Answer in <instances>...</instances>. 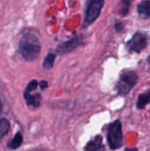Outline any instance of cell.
<instances>
[{
    "instance_id": "ffe728a7",
    "label": "cell",
    "mask_w": 150,
    "mask_h": 151,
    "mask_svg": "<svg viewBox=\"0 0 150 151\" xmlns=\"http://www.w3.org/2000/svg\"><path fill=\"white\" fill-rule=\"evenodd\" d=\"M0 111H1V102H0Z\"/></svg>"
},
{
    "instance_id": "30bf717a",
    "label": "cell",
    "mask_w": 150,
    "mask_h": 151,
    "mask_svg": "<svg viewBox=\"0 0 150 151\" xmlns=\"http://www.w3.org/2000/svg\"><path fill=\"white\" fill-rule=\"evenodd\" d=\"M149 104H150V89L148 92L140 95L138 102H137V108L140 110L143 109Z\"/></svg>"
},
{
    "instance_id": "6da1fadb",
    "label": "cell",
    "mask_w": 150,
    "mask_h": 151,
    "mask_svg": "<svg viewBox=\"0 0 150 151\" xmlns=\"http://www.w3.org/2000/svg\"><path fill=\"white\" fill-rule=\"evenodd\" d=\"M19 46L21 55L27 61H34L40 55L41 45L39 39L32 34L24 35L19 41Z\"/></svg>"
},
{
    "instance_id": "4fadbf2b",
    "label": "cell",
    "mask_w": 150,
    "mask_h": 151,
    "mask_svg": "<svg viewBox=\"0 0 150 151\" xmlns=\"http://www.w3.org/2000/svg\"><path fill=\"white\" fill-rule=\"evenodd\" d=\"M10 129V122L5 119H0V139H2L5 134H7Z\"/></svg>"
},
{
    "instance_id": "3957f363",
    "label": "cell",
    "mask_w": 150,
    "mask_h": 151,
    "mask_svg": "<svg viewBox=\"0 0 150 151\" xmlns=\"http://www.w3.org/2000/svg\"><path fill=\"white\" fill-rule=\"evenodd\" d=\"M104 0H87L84 17V27H88L99 17Z\"/></svg>"
},
{
    "instance_id": "277c9868",
    "label": "cell",
    "mask_w": 150,
    "mask_h": 151,
    "mask_svg": "<svg viewBox=\"0 0 150 151\" xmlns=\"http://www.w3.org/2000/svg\"><path fill=\"white\" fill-rule=\"evenodd\" d=\"M138 81V75L135 72L126 71L120 75L119 81L117 84V89L118 94L126 95L136 85Z\"/></svg>"
},
{
    "instance_id": "8fae6325",
    "label": "cell",
    "mask_w": 150,
    "mask_h": 151,
    "mask_svg": "<svg viewBox=\"0 0 150 151\" xmlns=\"http://www.w3.org/2000/svg\"><path fill=\"white\" fill-rule=\"evenodd\" d=\"M22 142H23L22 134L20 133H17L15 134V136L13 137V139L8 143V147H9V149L16 150V149H18L21 145Z\"/></svg>"
},
{
    "instance_id": "52a82bcc",
    "label": "cell",
    "mask_w": 150,
    "mask_h": 151,
    "mask_svg": "<svg viewBox=\"0 0 150 151\" xmlns=\"http://www.w3.org/2000/svg\"><path fill=\"white\" fill-rule=\"evenodd\" d=\"M84 151H105L102 136L97 135L94 139H92L86 145Z\"/></svg>"
},
{
    "instance_id": "5bb4252c",
    "label": "cell",
    "mask_w": 150,
    "mask_h": 151,
    "mask_svg": "<svg viewBox=\"0 0 150 151\" xmlns=\"http://www.w3.org/2000/svg\"><path fill=\"white\" fill-rule=\"evenodd\" d=\"M133 0H121V14L126 16L128 14L130 5Z\"/></svg>"
},
{
    "instance_id": "7a4b0ae2",
    "label": "cell",
    "mask_w": 150,
    "mask_h": 151,
    "mask_svg": "<svg viewBox=\"0 0 150 151\" xmlns=\"http://www.w3.org/2000/svg\"><path fill=\"white\" fill-rule=\"evenodd\" d=\"M107 140L111 150H118L123 145V133L120 120L113 121L108 127Z\"/></svg>"
},
{
    "instance_id": "2e32d148",
    "label": "cell",
    "mask_w": 150,
    "mask_h": 151,
    "mask_svg": "<svg viewBox=\"0 0 150 151\" xmlns=\"http://www.w3.org/2000/svg\"><path fill=\"white\" fill-rule=\"evenodd\" d=\"M39 86H40L41 89H45V88L48 87V82L45 81H42L39 83Z\"/></svg>"
},
{
    "instance_id": "ac0fdd59",
    "label": "cell",
    "mask_w": 150,
    "mask_h": 151,
    "mask_svg": "<svg viewBox=\"0 0 150 151\" xmlns=\"http://www.w3.org/2000/svg\"><path fill=\"white\" fill-rule=\"evenodd\" d=\"M124 151H138V150L136 148H127Z\"/></svg>"
},
{
    "instance_id": "e0dca14e",
    "label": "cell",
    "mask_w": 150,
    "mask_h": 151,
    "mask_svg": "<svg viewBox=\"0 0 150 151\" xmlns=\"http://www.w3.org/2000/svg\"><path fill=\"white\" fill-rule=\"evenodd\" d=\"M123 25L121 24V23H117L116 25H115V28H116V30H118V31H121L123 28Z\"/></svg>"
},
{
    "instance_id": "9c48e42d",
    "label": "cell",
    "mask_w": 150,
    "mask_h": 151,
    "mask_svg": "<svg viewBox=\"0 0 150 151\" xmlns=\"http://www.w3.org/2000/svg\"><path fill=\"white\" fill-rule=\"evenodd\" d=\"M24 96H25V99L28 105H31L34 108H37L40 106V103H41V95L40 94L31 95V93L25 92Z\"/></svg>"
},
{
    "instance_id": "7c38bea8",
    "label": "cell",
    "mask_w": 150,
    "mask_h": 151,
    "mask_svg": "<svg viewBox=\"0 0 150 151\" xmlns=\"http://www.w3.org/2000/svg\"><path fill=\"white\" fill-rule=\"evenodd\" d=\"M55 59H56V55L53 54V53H50L47 55V57L45 58L44 61H43V64H42V67L46 70H49L50 68H52L53 65H54V62H55Z\"/></svg>"
},
{
    "instance_id": "9a60e30c",
    "label": "cell",
    "mask_w": 150,
    "mask_h": 151,
    "mask_svg": "<svg viewBox=\"0 0 150 151\" xmlns=\"http://www.w3.org/2000/svg\"><path fill=\"white\" fill-rule=\"evenodd\" d=\"M37 86H38V83H37V81H36L35 80L31 81L28 83V85L27 86L25 92H27V93H31L32 91H34V90L37 88Z\"/></svg>"
},
{
    "instance_id": "ba28073f",
    "label": "cell",
    "mask_w": 150,
    "mask_h": 151,
    "mask_svg": "<svg viewBox=\"0 0 150 151\" xmlns=\"http://www.w3.org/2000/svg\"><path fill=\"white\" fill-rule=\"evenodd\" d=\"M138 12L144 19L150 18V0H144L138 4Z\"/></svg>"
},
{
    "instance_id": "5b68a950",
    "label": "cell",
    "mask_w": 150,
    "mask_h": 151,
    "mask_svg": "<svg viewBox=\"0 0 150 151\" xmlns=\"http://www.w3.org/2000/svg\"><path fill=\"white\" fill-rule=\"evenodd\" d=\"M147 46V36L141 32L135 33L127 42V47L130 50L136 53L141 52Z\"/></svg>"
},
{
    "instance_id": "8992f818",
    "label": "cell",
    "mask_w": 150,
    "mask_h": 151,
    "mask_svg": "<svg viewBox=\"0 0 150 151\" xmlns=\"http://www.w3.org/2000/svg\"><path fill=\"white\" fill-rule=\"evenodd\" d=\"M82 43V37L80 35H75L69 41L63 42L62 44L57 47V52L58 54H65L72 51L73 49L78 47L80 44Z\"/></svg>"
},
{
    "instance_id": "d6986e66",
    "label": "cell",
    "mask_w": 150,
    "mask_h": 151,
    "mask_svg": "<svg viewBox=\"0 0 150 151\" xmlns=\"http://www.w3.org/2000/svg\"><path fill=\"white\" fill-rule=\"evenodd\" d=\"M148 62H149V65H150V56L149 57V58H148Z\"/></svg>"
}]
</instances>
